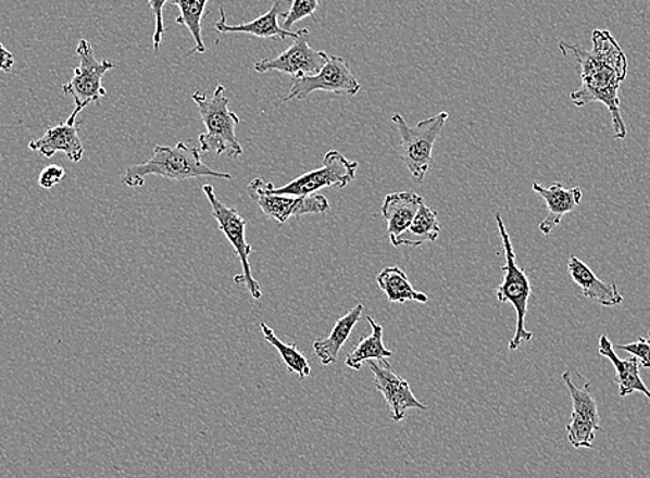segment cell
<instances>
[{
    "label": "cell",
    "instance_id": "obj_1",
    "mask_svg": "<svg viewBox=\"0 0 650 478\" xmlns=\"http://www.w3.org/2000/svg\"><path fill=\"white\" fill-rule=\"evenodd\" d=\"M592 49L586 50L561 40V52L572 54L580 70L582 86L571 93L576 106L602 103L612 115L614 137L626 139L627 126L624 124L618 89L627 78L628 63L621 45L607 29H593Z\"/></svg>",
    "mask_w": 650,
    "mask_h": 478
},
{
    "label": "cell",
    "instance_id": "obj_2",
    "mask_svg": "<svg viewBox=\"0 0 650 478\" xmlns=\"http://www.w3.org/2000/svg\"><path fill=\"white\" fill-rule=\"evenodd\" d=\"M147 176H160L171 181H185L198 177H215V179L232 180V175L211 169L202 162L200 149L189 147L179 141L175 147L155 146L149 161L143 164L132 165L122 176L126 187L145 186Z\"/></svg>",
    "mask_w": 650,
    "mask_h": 478
},
{
    "label": "cell",
    "instance_id": "obj_3",
    "mask_svg": "<svg viewBox=\"0 0 650 478\" xmlns=\"http://www.w3.org/2000/svg\"><path fill=\"white\" fill-rule=\"evenodd\" d=\"M191 98L207 127L205 134L198 136L200 151L204 154L215 152L216 155H226L232 160L241 156L243 150L236 135V127L240 124V118L228 109L226 89L222 85L217 86L211 98L197 90Z\"/></svg>",
    "mask_w": 650,
    "mask_h": 478
},
{
    "label": "cell",
    "instance_id": "obj_4",
    "mask_svg": "<svg viewBox=\"0 0 650 478\" xmlns=\"http://www.w3.org/2000/svg\"><path fill=\"white\" fill-rule=\"evenodd\" d=\"M496 222L497 226H499L502 248H504L505 252V263L502 266L504 277H502L500 287L497 288L496 297L500 303H510L515 310L516 330L514 338L510 342V350L515 352V350L521 348L522 343L530 342L533 339V332H529L525 327L527 303H529L532 294V284L527 274L517 266L516 253L500 213H497Z\"/></svg>",
    "mask_w": 650,
    "mask_h": 478
},
{
    "label": "cell",
    "instance_id": "obj_5",
    "mask_svg": "<svg viewBox=\"0 0 650 478\" xmlns=\"http://www.w3.org/2000/svg\"><path fill=\"white\" fill-rule=\"evenodd\" d=\"M447 120H449V114L439 113L411 127L400 114L392 116V122L398 127L400 135V160L408 167L414 181H423L426 173L434 165V156H432L434 146L439 139Z\"/></svg>",
    "mask_w": 650,
    "mask_h": 478
},
{
    "label": "cell",
    "instance_id": "obj_6",
    "mask_svg": "<svg viewBox=\"0 0 650 478\" xmlns=\"http://www.w3.org/2000/svg\"><path fill=\"white\" fill-rule=\"evenodd\" d=\"M358 167V161H349L339 151L332 150L324 155L322 167L303 173L280 188L273 185L272 192L278 196L307 197L317 194L320 190L328 187L342 190L355 179Z\"/></svg>",
    "mask_w": 650,
    "mask_h": 478
},
{
    "label": "cell",
    "instance_id": "obj_7",
    "mask_svg": "<svg viewBox=\"0 0 650 478\" xmlns=\"http://www.w3.org/2000/svg\"><path fill=\"white\" fill-rule=\"evenodd\" d=\"M202 191L211 203L212 216L215 217L220 230L225 234L227 241L235 248L238 259H240L242 273L240 276L235 277L236 284H246L248 291L252 294L253 299L262 298L261 285L252 276V269L250 264V256L252 253V247L247 242L246 230L247 222L243 217L233 207H228L222 201L217 200L215 190L211 185L202 186Z\"/></svg>",
    "mask_w": 650,
    "mask_h": 478
},
{
    "label": "cell",
    "instance_id": "obj_8",
    "mask_svg": "<svg viewBox=\"0 0 650 478\" xmlns=\"http://www.w3.org/2000/svg\"><path fill=\"white\" fill-rule=\"evenodd\" d=\"M76 55L79 65L70 83L63 86V93L73 98L75 106L84 111L89 104H98L101 98H105L103 76L115 65L113 61L96 59L93 48L86 39H80Z\"/></svg>",
    "mask_w": 650,
    "mask_h": 478
},
{
    "label": "cell",
    "instance_id": "obj_9",
    "mask_svg": "<svg viewBox=\"0 0 650 478\" xmlns=\"http://www.w3.org/2000/svg\"><path fill=\"white\" fill-rule=\"evenodd\" d=\"M272 187L273 183L253 179L248 186V192L262 212L278 225H286L291 217L320 215L329 211V201L324 196H278L272 192Z\"/></svg>",
    "mask_w": 650,
    "mask_h": 478
},
{
    "label": "cell",
    "instance_id": "obj_10",
    "mask_svg": "<svg viewBox=\"0 0 650 478\" xmlns=\"http://www.w3.org/2000/svg\"><path fill=\"white\" fill-rule=\"evenodd\" d=\"M318 90L338 96H355L360 91V84L347 60L338 55H329L318 74L292 79L291 90L283 101L304 100L313 91Z\"/></svg>",
    "mask_w": 650,
    "mask_h": 478
},
{
    "label": "cell",
    "instance_id": "obj_11",
    "mask_svg": "<svg viewBox=\"0 0 650 478\" xmlns=\"http://www.w3.org/2000/svg\"><path fill=\"white\" fill-rule=\"evenodd\" d=\"M308 35L309 29H299L298 38L293 39V43L286 52L274 59L258 61L253 68L259 74L278 71V73L291 75L292 79L318 74L327 63L329 55L322 50H314L308 42Z\"/></svg>",
    "mask_w": 650,
    "mask_h": 478
},
{
    "label": "cell",
    "instance_id": "obj_12",
    "mask_svg": "<svg viewBox=\"0 0 650 478\" xmlns=\"http://www.w3.org/2000/svg\"><path fill=\"white\" fill-rule=\"evenodd\" d=\"M573 401L572 418L566 427L568 442L575 449H592L597 431H602L599 424V412L596 399L590 391V383L577 388L573 383L571 373L562 375Z\"/></svg>",
    "mask_w": 650,
    "mask_h": 478
},
{
    "label": "cell",
    "instance_id": "obj_13",
    "mask_svg": "<svg viewBox=\"0 0 650 478\" xmlns=\"http://www.w3.org/2000/svg\"><path fill=\"white\" fill-rule=\"evenodd\" d=\"M367 364L374 374L375 388L385 397L386 403L389 405L392 420H403L405 412L411 408L426 410V405L421 403L411 391L409 381L401 379L388 361L383 365H378L371 360Z\"/></svg>",
    "mask_w": 650,
    "mask_h": 478
},
{
    "label": "cell",
    "instance_id": "obj_14",
    "mask_svg": "<svg viewBox=\"0 0 650 478\" xmlns=\"http://www.w3.org/2000/svg\"><path fill=\"white\" fill-rule=\"evenodd\" d=\"M80 113H83V110L75 106L67 121L58 126L49 127L42 137L29 142L28 149L38 152L43 158H52L58 152H63L71 162L78 164L85 155L84 144L79 139L78 127H76V118Z\"/></svg>",
    "mask_w": 650,
    "mask_h": 478
},
{
    "label": "cell",
    "instance_id": "obj_15",
    "mask_svg": "<svg viewBox=\"0 0 650 478\" xmlns=\"http://www.w3.org/2000/svg\"><path fill=\"white\" fill-rule=\"evenodd\" d=\"M292 0H274L271 10L253 20L251 23L240 25H228L225 9L221 7V18L215 23V28L221 34H250L262 39L284 40L287 38L297 39L298 33L286 30L278 24V18L286 17L291 9Z\"/></svg>",
    "mask_w": 650,
    "mask_h": 478
},
{
    "label": "cell",
    "instance_id": "obj_16",
    "mask_svg": "<svg viewBox=\"0 0 650 478\" xmlns=\"http://www.w3.org/2000/svg\"><path fill=\"white\" fill-rule=\"evenodd\" d=\"M533 191L546 201L548 215L538 226V230L545 236H550L553 228L561 225L562 218L567 213L576 210L583 198L580 187L567 190L561 183H553L550 187L541 186L540 183H533Z\"/></svg>",
    "mask_w": 650,
    "mask_h": 478
},
{
    "label": "cell",
    "instance_id": "obj_17",
    "mask_svg": "<svg viewBox=\"0 0 650 478\" xmlns=\"http://www.w3.org/2000/svg\"><path fill=\"white\" fill-rule=\"evenodd\" d=\"M567 272L573 281L577 284V287H580L583 297L596 300L603 307H614L623 303V297L618 292L617 284L601 281L596 276V273L586 263L582 262L580 259L576 256L568 259Z\"/></svg>",
    "mask_w": 650,
    "mask_h": 478
},
{
    "label": "cell",
    "instance_id": "obj_18",
    "mask_svg": "<svg viewBox=\"0 0 650 478\" xmlns=\"http://www.w3.org/2000/svg\"><path fill=\"white\" fill-rule=\"evenodd\" d=\"M423 203V197L409 191L393 192V194L385 197L383 216L388 223L386 230H388L390 243L408 231Z\"/></svg>",
    "mask_w": 650,
    "mask_h": 478
},
{
    "label": "cell",
    "instance_id": "obj_19",
    "mask_svg": "<svg viewBox=\"0 0 650 478\" xmlns=\"http://www.w3.org/2000/svg\"><path fill=\"white\" fill-rule=\"evenodd\" d=\"M599 354L602 357L611 361L614 369H616V383L618 385V393L622 397H627L633 393H641L650 400V390L645 385V381L639 374V360L637 357H629L623 360L616 354L611 339L607 335L599 338Z\"/></svg>",
    "mask_w": 650,
    "mask_h": 478
},
{
    "label": "cell",
    "instance_id": "obj_20",
    "mask_svg": "<svg viewBox=\"0 0 650 478\" xmlns=\"http://www.w3.org/2000/svg\"><path fill=\"white\" fill-rule=\"evenodd\" d=\"M363 310V304L354 306L348 314L338 319L328 338L316 340L313 343L314 354H316L320 363L325 366L337 363L340 349L348 342L355 325L362 318Z\"/></svg>",
    "mask_w": 650,
    "mask_h": 478
},
{
    "label": "cell",
    "instance_id": "obj_21",
    "mask_svg": "<svg viewBox=\"0 0 650 478\" xmlns=\"http://www.w3.org/2000/svg\"><path fill=\"white\" fill-rule=\"evenodd\" d=\"M367 323L371 327V335L367 338H363L362 342L355 345L352 353L347 355L348 368L353 370H360L364 364H367L371 360L383 361L393 357V353L386 348L384 343V328L373 317H367Z\"/></svg>",
    "mask_w": 650,
    "mask_h": 478
},
{
    "label": "cell",
    "instance_id": "obj_22",
    "mask_svg": "<svg viewBox=\"0 0 650 478\" xmlns=\"http://www.w3.org/2000/svg\"><path fill=\"white\" fill-rule=\"evenodd\" d=\"M439 236L440 225L438 221V212L430 210L424 202L423 205H421L420 211L416 212L414 221L411 223L408 231L401 234L392 246L395 248H420L426 242H435Z\"/></svg>",
    "mask_w": 650,
    "mask_h": 478
},
{
    "label": "cell",
    "instance_id": "obj_23",
    "mask_svg": "<svg viewBox=\"0 0 650 478\" xmlns=\"http://www.w3.org/2000/svg\"><path fill=\"white\" fill-rule=\"evenodd\" d=\"M377 284L390 303H428V297L424 292L415 291L408 274L399 267L384 268L377 276Z\"/></svg>",
    "mask_w": 650,
    "mask_h": 478
},
{
    "label": "cell",
    "instance_id": "obj_24",
    "mask_svg": "<svg viewBox=\"0 0 650 478\" xmlns=\"http://www.w3.org/2000/svg\"><path fill=\"white\" fill-rule=\"evenodd\" d=\"M208 2L210 0H170L172 7H176L180 12L177 15L176 23L185 25L196 42L195 49L187 55L207 52V46L202 40V18H204Z\"/></svg>",
    "mask_w": 650,
    "mask_h": 478
},
{
    "label": "cell",
    "instance_id": "obj_25",
    "mask_svg": "<svg viewBox=\"0 0 650 478\" xmlns=\"http://www.w3.org/2000/svg\"><path fill=\"white\" fill-rule=\"evenodd\" d=\"M261 329L266 342L271 343L273 348L277 350V353L280 354L289 373L297 374L301 380L312 375L311 364H309L308 358L299 352L298 344H287L282 342V339L276 337L274 330L268 327L266 323L261 324Z\"/></svg>",
    "mask_w": 650,
    "mask_h": 478
},
{
    "label": "cell",
    "instance_id": "obj_26",
    "mask_svg": "<svg viewBox=\"0 0 650 478\" xmlns=\"http://www.w3.org/2000/svg\"><path fill=\"white\" fill-rule=\"evenodd\" d=\"M318 8V0H292L291 9L286 15L283 28L291 30L293 24L302 22L303 18L314 17Z\"/></svg>",
    "mask_w": 650,
    "mask_h": 478
},
{
    "label": "cell",
    "instance_id": "obj_27",
    "mask_svg": "<svg viewBox=\"0 0 650 478\" xmlns=\"http://www.w3.org/2000/svg\"><path fill=\"white\" fill-rule=\"evenodd\" d=\"M147 2H149L151 12L154 14L155 18V33L154 37H152V48H154L155 53H159L162 38H164L165 34L164 8L170 0H147Z\"/></svg>",
    "mask_w": 650,
    "mask_h": 478
},
{
    "label": "cell",
    "instance_id": "obj_28",
    "mask_svg": "<svg viewBox=\"0 0 650 478\" xmlns=\"http://www.w3.org/2000/svg\"><path fill=\"white\" fill-rule=\"evenodd\" d=\"M616 349L633 354L639 360L642 368H650V342L647 338H638L636 342L628 344H618Z\"/></svg>",
    "mask_w": 650,
    "mask_h": 478
},
{
    "label": "cell",
    "instance_id": "obj_29",
    "mask_svg": "<svg viewBox=\"0 0 650 478\" xmlns=\"http://www.w3.org/2000/svg\"><path fill=\"white\" fill-rule=\"evenodd\" d=\"M65 175H67V172H65L63 166H46L45 169L40 172L38 179L39 186L45 188V190H49V188L59 185V183L64 179Z\"/></svg>",
    "mask_w": 650,
    "mask_h": 478
},
{
    "label": "cell",
    "instance_id": "obj_30",
    "mask_svg": "<svg viewBox=\"0 0 650 478\" xmlns=\"http://www.w3.org/2000/svg\"><path fill=\"white\" fill-rule=\"evenodd\" d=\"M14 65V58L13 54L9 52L7 48H4L3 43H0V71L3 73L9 74L12 71Z\"/></svg>",
    "mask_w": 650,
    "mask_h": 478
},
{
    "label": "cell",
    "instance_id": "obj_31",
    "mask_svg": "<svg viewBox=\"0 0 650 478\" xmlns=\"http://www.w3.org/2000/svg\"><path fill=\"white\" fill-rule=\"evenodd\" d=\"M649 342H650V332H649V338H648Z\"/></svg>",
    "mask_w": 650,
    "mask_h": 478
},
{
    "label": "cell",
    "instance_id": "obj_32",
    "mask_svg": "<svg viewBox=\"0 0 650 478\" xmlns=\"http://www.w3.org/2000/svg\"><path fill=\"white\" fill-rule=\"evenodd\" d=\"M648 61H649V63H650V55H649V58H648Z\"/></svg>",
    "mask_w": 650,
    "mask_h": 478
}]
</instances>
